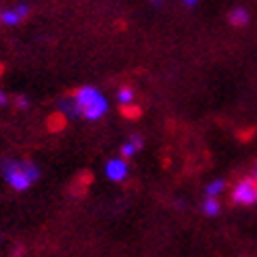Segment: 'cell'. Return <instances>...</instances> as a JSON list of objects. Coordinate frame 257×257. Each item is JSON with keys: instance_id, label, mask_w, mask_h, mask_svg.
<instances>
[{"instance_id": "1", "label": "cell", "mask_w": 257, "mask_h": 257, "mask_svg": "<svg viewBox=\"0 0 257 257\" xmlns=\"http://www.w3.org/2000/svg\"><path fill=\"white\" fill-rule=\"evenodd\" d=\"M0 172H3V178L7 180V184L13 190H19V192L28 190L40 178V168L28 159H5L0 163Z\"/></svg>"}, {"instance_id": "2", "label": "cell", "mask_w": 257, "mask_h": 257, "mask_svg": "<svg viewBox=\"0 0 257 257\" xmlns=\"http://www.w3.org/2000/svg\"><path fill=\"white\" fill-rule=\"evenodd\" d=\"M75 102L82 111V117H86L88 121H96L100 117H105L109 111V102L107 98L98 92V88L94 86H82L78 92L73 94Z\"/></svg>"}, {"instance_id": "3", "label": "cell", "mask_w": 257, "mask_h": 257, "mask_svg": "<svg viewBox=\"0 0 257 257\" xmlns=\"http://www.w3.org/2000/svg\"><path fill=\"white\" fill-rule=\"evenodd\" d=\"M232 201L236 205H253L257 201V180L242 178L232 188Z\"/></svg>"}, {"instance_id": "4", "label": "cell", "mask_w": 257, "mask_h": 257, "mask_svg": "<svg viewBox=\"0 0 257 257\" xmlns=\"http://www.w3.org/2000/svg\"><path fill=\"white\" fill-rule=\"evenodd\" d=\"M28 15H30V7L28 5H15L13 9L0 11V23L13 28V25H19Z\"/></svg>"}, {"instance_id": "5", "label": "cell", "mask_w": 257, "mask_h": 257, "mask_svg": "<svg viewBox=\"0 0 257 257\" xmlns=\"http://www.w3.org/2000/svg\"><path fill=\"white\" fill-rule=\"evenodd\" d=\"M127 172H130V168H127V161L121 159V157L111 159L105 165V174H107V178L111 180V182H123V180L127 178Z\"/></svg>"}, {"instance_id": "6", "label": "cell", "mask_w": 257, "mask_h": 257, "mask_svg": "<svg viewBox=\"0 0 257 257\" xmlns=\"http://www.w3.org/2000/svg\"><path fill=\"white\" fill-rule=\"evenodd\" d=\"M59 111H61L63 115H65V117H69V119L82 117V111H80L78 102H75V98H73V96H69V98H63V100L59 102Z\"/></svg>"}, {"instance_id": "7", "label": "cell", "mask_w": 257, "mask_h": 257, "mask_svg": "<svg viewBox=\"0 0 257 257\" xmlns=\"http://www.w3.org/2000/svg\"><path fill=\"white\" fill-rule=\"evenodd\" d=\"M228 21L234 25V28H242V25L249 23V11L242 9V7H236L228 13Z\"/></svg>"}, {"instance_id": "8", "label": "cell", "mask_w": 257, "mask_h": 257, "mask_svg": "<svg viewBox=\"0 0 257 257\" xmlns=\"http://www.w3.org/2000/svg\"><path fill=\"white\" fill-rule=\"evenodd\" d=\"M224 188H226V180L217 178V180H213V182H209L207 186H205V192H207V197L215 199L220 192H224Z\"/></svg>"}, {"instance_id": "9", "label": "cell", "mask_w": 257, "mask_h": 257, "mask_svg": "<svg viewBox=\"0 0 257 257\" xmlns=\"http://www.w3.org/2000/svg\"><path fill=\"white\" fill-rule=\"evenodd\" d=\"M117 100H119L121 107H130L132 100H134V90L130 86H123L119 92H117Z\"/></svg>"}, {"instance_id": "10", "label": "cell", "mask_w": 257, "mask_h": 257, "mask_svg": "<svg viewBox=\"0 0 257 257\" xmlns=\"http://www.w3.org/2000/svg\"><path fill=\"white\" fill-rule=\"evenodd\" d=\"M220 203H217V199H211V197H207V199H205V203H203V211L205 213H207V215H217V213H220Z\"/></svg>"}, {"instance_id": "11", "label": "cell", "mask_w": 257, "mask_h": 257, "mask_svg": "<svg viewBox=\"0 0 257 257\" xmlns=\"http://www.w3.org/2000/svg\"><path fill=\"white\" fill-rule=\"evenodd\" d=\"M138 149L130 143V140H127V143L121 147V155H123V159H130V157H134V153H136Z\"/></svg>"}, {"instance_id": "12", "label": "cell", "mask_w": 257, "mask_h": 257, "mask_svg": "<svg viewBox=\"0 0 257 257\" xmlns=\"http://www.w3.org/2000/svg\"><path fill=\"white\" fill-rule=\"evenodd\" d=\"M15 102H17L19 109H28V107H30V98H28V96H17Z\"/></svg>"}, {"instance_id": "13", "label": "cell", "mask_w": 257, "mask_h": 257, "mask_svg": "<svg viewBox=\"0 0 257 257\" xmlns=\"http://www.w3.org/2000/svg\"><path fill=\"white\" fill-rule=\"evenodd\" d=\"M130 143H132V145H134L136 149H143V138H140L138 134H134V136L130 138Z\"/></svg>"}, {"instance_id": "14", "label": "cell", "mask_w": 257, "mask_h": 257, "mask_svg": "<svg viewBox=\"0 0 257 257\" xmlns=\"http://www.w3.org/2000/svg\"><path fill=\"white\" fill-rule=\"evenodd\" d=\"M7 100H9V98H7V94L3 92V90H0V107H3V105H7Z\"/></svg>"}, {"instance_id": "15", "label": "cell", "mask_w": 257, "mask_h": 257, "mask_svg": "<svg viewBox=\"0 0 257 257\" xmlns=\"http://www.w3.org/2000/svg\"><path fill=\"white\" fill-rule=\"evenodd\" d=\"M197 3H199V0H184V5H186V7H195Z\"/></svg>"}, {"instance_id": "16", "label": "cell", "mask_w": 257, "mask_h": 257, "mask_svg": "<svg viewBox=\"0 0 257 257\" xmlns=\"http://www.w3.org/2000/svg\"><path fill=\"white\" fill-rule=\"evenodd\" d=\"M255 180H257V163H255Z\"/></svg>"}, {"instance_id": "17", "label": "cell", "mask_w": 257, "mask_h": 257, "mask_svg": "<svg viewBox=\"0 0 257 257\" xmlns=\"http://www.w3.org/2000/svg\"><path fill=\"white\" fill-rule=\"evenodd\" d=\"M153 3H161V0H153Z\"/></svg>"}]
</instances>
